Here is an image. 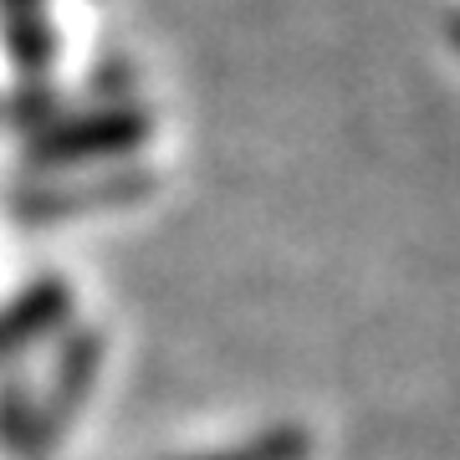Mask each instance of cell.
Masks as SVG:
<instances>
[{
  "instance_id": "obj_1",
  "label": "cell",
  "mask_w": 460,
  "mask_h": 460,
  "mask_svg": "<svg viewBox=\"0 0 460 460\" xmlns=\"http://www.w3.org/2000/svg\"><path fill=\"white\" fill-rule=\"evenodd\" d=\"M154 118L138 102H108L87 113H57L47 128L26 138V169H72L98 164V159H123L148 144Z\"/></svg>"
},
{
  "instance_id": "obj_4",
  "label": "cell",
  "mask_w": 460,
  "mask_h": 460,
  "mask_svg": "<svg viewBox=\"0 0 460 460\" xmlns=\"http://www.w3.org/2000/svg\"><path fill=\"white\" fill-rule=\"evenodd\" d=\"M66 317H72V287H66V277L31 281L11 307H0V358H11L21 348H31L36 338L57 332Z\"/></svg>"
},
{
  "instance_id": "obj_7",
  "label": "cell",
  "mask_w": 460,
  "mask_h": 460,
  "mask_svg": "<svg viewBox=\"0 0 460 460\" xmlns=\"http://www.w3.org/2000/svg\"><path fill=\"white\" fill-rule=\"evenodd\" d=\"M302 456H307V435H302V429H271V435L241 445V450L226 456V460H302Z\"/></svg>"
},
{
  "instance_id": "obj_2",
  "label": "cell",
  "mask_w": 460,
  "mask_h": 460,
  "mask_svg": "<svg viewBox=\"0 0 460 460\" xmlns=\"http://www.w3.org/2000/svg\"><path fill=\"white\" fill-rule=\"evenodd\" d=\"M154 190V174L144 169H113L87 184H47V190H21L11 215L26 226H47V220H72L87 210H113V205H133Z\"/></svg>"
},
{
  "instance_id": "obj_3",
  "label": "cell",
  "mask_w": 460,
  "mask_h": 460,
  "mask_svg": "<svg viewBox=\"0 0 460 460\" xmlns=\"http://www.w3.org/2000/svg\"><path fill=\"white\" fill-rule=\"evenodd\" d=\"M98 358H102V338L98 332H72L62 343V363H57V389L47 394V410L31 425V445L26 450H41L47 440H57L72 420V410L87 399L93 378H98Z\"/></svg>"
},
{
  "instance_id": "obj_5",
  "label": "cell",
  "mask_w": 460,
  "mask_h": 460,
  "mask_svg": "<svg viewBox=\"0 0 460 460\" xmlns=\"http://www.w3.org/2000/svg\"><path fill=\"white\" fill-rule=\"evenodd\" d=\"M0 41H5V57L26 72V77H41L57 57V26L41 5L31 11H0Z\"/></svg>"
},
{
  "instance_id": "obj_6",
  "label": "cell",
  "mask_w": 460,
  "mask_h": 460,
  "mask_svg": "<svg viewBox=\"0 0 460 460\" xmlns=\"http://www.w3.org/2000/svg\"><path fill=\"white\" fill-rule=\"evenodd\" d=\"M0 113H5V128H21L31 138L36 128H47L51 118L62 113V93H57L47 77H26L11 98L0 102Z\"/></svg>"
},
{
  "instance_id": "obj_8",
  "label": "cell",
  "mask_w": 460,
  "mask_h": 460,
  "mask_svg": "<svg viewBox=\"0 0 460 460\" xmlns=\"http://www.w3.org/2000/svg\"><path fill=\"white\" fill-rule=\"evenodd\" d=\"M31 5H41V0H0V11H31Z\"/></svg>"
}]
</instances>
